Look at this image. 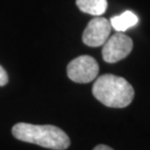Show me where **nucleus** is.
Returning a JSON list of instances; mask_svg holds the SVG:
<instances>
[{"label": "nucleus", "instance_id": "obj_1", "mask_svg": "<svg viewBox=\"0 0 150 150\" xmlns=\"http://www.w3.org/2000/svg\"><path fill=\"white\" fill-rule=\"evenodd\" d=\"M12 133L16 139L21 142L53 150H65L71 143L64 131L53 125H34L21 122L13 127Z\"/></svg>", "mask_w": 150, "mask_h": 150}, {"label": "nucleus", "instance_id": "obj_2", "mask_svg": "<svg viewBox=\"0 0 150 150\" xmlns=\"http://www.w3.org/2000/svg\"><path fill=\"white\" fill-rule=\"evenodd\" d=\"M92 93L99 102L108 108H122L132 103L135 90L122 76L103 75L95 81Z\"/></svg>", "mask_w": 150, "mask_h": 150}, {"label": "nucleus", "instance_id": "obj_3", "mask_svg": "<svg viewBox=\"0 0 150 150\" xmlns=\"http://www.w3.org/2000/svg\"><path fill=\"white\" fill-rule=\"evenodd\" d=\"M99 74V65L92 56L81 55L73 59L67 66V75L78 83H88Z\"/></svg>", "mask_w": 150, "mask_h": 150}, {"label": "nucleus", "instance_id": "obj_4", "mask_svg": "<svg viewBox=\"0 0 150 150\" xmlns=\"http://www.w3.org/2000/svg\"><path fill=\"white\" fill-rule=\"evenodd\" d=\"M133 40L123 32H116L103 45L102 56L108 63H116L126 58L133 50Z\"/></svg>", "mask_w": 150, "mask_h": 150}, {"label": "nucleus", "instance_id": "obj_5", "mask_svg": "<svg viewBox=\"0 0 150 150\" xmlns=\"http://www.w3.org/2000/svg\"><path fill=\"white\" fill-rule=\"evenodd\" d=\"M110 21L102 17H96L89 21L82 33V42L86 46L97 47L106 43L111 32Z\"/></svg>", "mask_w": 150, "mask_h": 150}, {"label": "nucleus", "instance_id": "obj_6", "mask_svg": "<svg viewBox=\"0 0 150 150\" xmlns=\"http://www.w3.org/2000/svg\"><path fill=\"white\" fill-rule=\"evenodd\" d=\"M111 27L117 32H124L129 28L135 26L139 22V18L131 11H125L119 16H114L110 20Z\"/></svg>", "mask_w": 150, "mask_h": 150}, {"label": "nucleus", "instance_id": "obj_7", "mask_svg": "<svg viewBox=\"0 0 150 150\" xmlns=\"http://www.w3.org/2000/svg\"><path fill=\"white\" fill-rule=\"evenodd\" d=\"M76 3L81 12L95 17L103 15L108 8L107 0H76Z\"/></svg>", "mask_w": 150, "mask_h": 150}, {"label": "nucleus", "instance_id": "obj_8", "mask_svg": "<svg viewBox=\"0 0 150 150\" xmlns=\"http://www.w3.org/2000/svg\"><path fill=\"white\" fill-rule=\"evenodd\" d=\"M8 82V75L4 68L0 65V86H4Z\"/></svg>", "mask_w": 150, "mask_h": 150}, {"label": "nucleus", "instance_id": "obj_9", "mask_svg": "<svg viewBox=\"0 0 150 150\" xmlns=\"http://www.w3.org/2000/svg\"><path fill=\"white\" fill-rule=\"evenodd\" d=\"M93 150H113V149L110 148V146H108V145L100 144V145H97L96 147H94Z\"/></svg>", "mask_w": 150, "mask_h": 150}]
</instances>
